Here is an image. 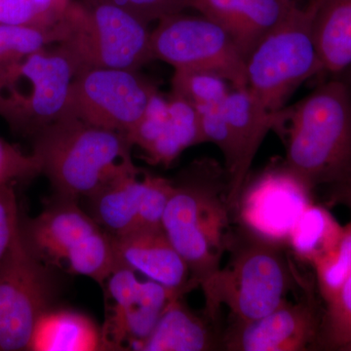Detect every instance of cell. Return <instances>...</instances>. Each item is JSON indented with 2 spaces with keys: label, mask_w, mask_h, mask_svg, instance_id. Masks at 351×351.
<instances>
[{
  "label": "cell",
  "mask_w": 351,
  "mask_h": 351,
  "mask_svg": "<svg viewBox=\"0 0 351 351\" xmlns=\"http://www.w3.org/2000/svg\"><path fill=\"white\" fill-rule=\"evenodd\" d=\"M343 228L326 207L313 202L298 219L287 245L297 258L313 265L337 246Z\"/></svg>",
  "instance_id": "23"
},
{
  "label": "cell",
  "mask_w": 351,
  "mask_h": 351,
  "mask_svg": "<svg viewBox=\"0 0 351 351\" xmlns=\"http://www.w3.org/2000/svg\"><path fill=\"white\" fill-rule=\"evenodd\" d=\"M295 1H299V0H295ZM306 1V5L307 6H313V4L315 3L316 0H304Z\"/></svg>",
  "instance_id": "35"
},
{
  "label": "cell",
  "mask_w": 351,
  "mask_h": 351,
  "mask_svg": "<svg viewBox=\"0 0 351 351\" xmlns=\"http://www.w3.org/2000/svg\"><path fill=\"white\" fill-rule=\"evenodd\" d=\"M127 136L154 165L169 166L186 149L203 143L196 108L177 95L166 99L158 92Z\"/></svg>",
  "instance_id": "16"
},
{
  "label": "cell",
  "mask_w": 351,
  "mask_h": 351,
  "mask_svg": "<svg viewBox=\"0 0 351 351\" xmlns=\"http://www.w3.org/2000/svg\"><path fill=\"white\" fill-rule=\"evenodd\" d=\"M311 267L321 298L327 304L351 274V221L343 226L337 246Z\"/></svg>",
  "instance_id": "28"
},
{
  "label": "cell",
  "mask_w": 351,
  "mask_h": 351,
  "mask_svg": "<svg viewBox=\"0 0 351 351\" xmlns=\"http://www.w3.org/2000/svg\"><path fill=\"white\" fill-rule=\"evenodd\" d=\"M313 202V191L285 168L267 171L245 186L235 221L258 237L287 245L298 219Z\"/></svg>",
  "instance_id": "13"
},
{
  "label": "cell",
  "mask_w": 351,
  "mask_h": 351,
  "mask_svg": "<svg viewBox=\"0 0 351 351\" xmlns=\"http://www.w3.org/2000/svg\"><path fill=\"white\" fill-rule=\"evenodd\" d=\"M29 350H103L101 329L82 313L50 308L36 322Z\"/></svg>",
  "instance_id": "21"
},
{
  "label": "cell",
  "mask_w": 351,
  "mask_h": 351,
  "mask_svg": "<svg viewBox=\"0 0 351 351\" xmlns=\"http://www.w3.org/2000/svg\"><path fill=\"white\" fill-rule=\"evenodd\" d=\"M314 40L324 71L351 66V0H329L316 10Z\"/></svg>",
  "instance_id": "22"
},
{
  "label": "cell",
  "mask_w": 351,
  "mask_h": 351,
  "mask_svg": "<svg viewBox=\"0 0 351 351\" xmlns=\"http://www.w3.org/2000/svg\"><path fill=\"white\" fill-rule=\"evenodd\" d=\"M156 92L138 71L82 69L71 83L64 117L128 135Z\"/></svg>",
  "instance_id": "11"
},
{
  "label": "cell",
  "mask_w": 351,
  "mask_h": 351,
  "mask_svg": "<svg viewBox=\"0 0 351 351\" xmlns=\"http://www.w3.org/2000/svg\"><path fill=\"white\" fill-rule=\"evenodd\" d=\"M21 239L50 269L89 277L103 287L117 265L114 240L75 199H57L34 218H21Z\"/></svg>",
  "instance_id": "5"
},
{
  "label": "cell",
  "mask_w": 351,
  "mask_h": 351,
  "mask_svg": "<svg viewBox=\"0 0 351 351\" xmlns=\"http://www.w3.org/2000/svg\"><path fill=\"white\" fill-rule=\"evenodd\" d=\"M117 263L170 290H193L191 272L163 228L137 230L113 237Z\"/></svg>",
  "instance_id": "17"
},
{
  "label": "cell",
  "mask_w": 351,
  "mask_h": 351,
  "mask_svg": "<svg viewBox=\"0 0 351 351\" xmlns=\"http://www.w3.org/2000/svg\"><path fill=\"white\" fill-rule=\"evenodd\" d=\"M77 73L61 46L0 66V117L14 131L36 135L66 114Z\"/></svg>",
  "instance_id": "8"
},
{
  "label": "cell",
  "mask_w": 351,
  "mask_h": 351,
  "mask_svg": "<svg viewBox=\"0 0 351 351\" xmlns=\"http://www.w3.org/2000/svg\"><path fill=\"white\" fill-rule=\"evenodd\" d=\"M66 38L59 43L78 71L112 68L138 71L154 59L149 24L105 0L73 1L64 18Z\"/></svg>",
  "instance_id": "7"
},
{
  "label": "cell",
  "mask_w": 351,
  "mask_h": 351,
  "mask_svg": "<svg viewBox=\"0 0 351 351\" xmlns=\"http://www.w3.org/2000/svg\"><path fill=\"white\" fill-rule=\"evenodd\" d=\"M327 1H329V0H316L315 3H314L313 6L314 10H315V12L320 6H322L323 4L326 3Z\"/></svg>",
  "instance_id": "34"
},
{
  "label": "cell",
  "mask_w": 351,
  "mask_h": 351,
  "mask_svg": "<svg viewBox=\"0 0 351 351\" xmlns=\"http://www.w3.org/2000/svg\"><path fill=\"white\" fill-rule=\"evenodd\" d=\"M195 108L199 117L203 143L216 145L226 158L230 152V131L223 104Z\"/></svg>",
  "instance_id": "32"
},
{
  "label": "cell",
  "mask_w": 351,
  "mask_h": 351,
  "mask_svg": "<svg viewBox=\"0 0 351 351\" xmlns=\"http://www.w3.org/2000/svg\"><path fill=\"white\" fill-rule=\"evenodd\" d=\"M184 295H175L170 300L141 351H208L221 348L213 321L196 315L184 304Z\"/></svg>",
  "instance_id": "19"
},
{
  "label": "cell",
  "mask_w": 351,
  "mask_h": 351,
  "mask_svg": "<svg viewBox=\"0 0 351 351\" xmlns=\"http://www.w3.org/2000/svg\"><path fill=\"white\" fill-rule=\"evenodd\" d=\"M285 246L243 226L234 228L226 251L228 262L203 291L205 315L216 322L219 309L226 306L232 321L258 319L289 301L295 287H306Z\"/></svg>",
  "instance_id": "3"
},
{
  "label": "cell",
  "mask_w": 351,
  "mask_h": 351,
  "mask_svg": "<svg viewBox=\"0 0 351 351\" xmlns=\"http://www.w3.org/2000/svg\"><path fill=\"white\" fill-rule=\"evenodd\" d=\"M21 215L11 182L0 184V263L19 232Z\"/></svg>",
  "instance_id": "30"
},
{
  "label": "cell",
  "mask_w": 351,
  "mask_h": 351,
  "mask_svg": "<svg viewBox=\"0 0 351 351\" xmlns=\"http://www.w3.org/2000/svg\"><path fill=\"white\" fill-rule=\"evenodd\" d=\"M149 175L138 169L88 198L91 216L113 237L138 230Z\"/></svg>",
  "instance_id": "20"
},
{
  "label": "cell",
  "mask_w": 351,
  "mask_h": 351,
  "mask_svg": "<svg viewBox=\"0 0 351 351\" xmlns=\"http://www.w3.org/2000/svg\"><path fill=\"white\" fill-rule=\"evenodd\" d=\"M307 188L351 179V92L345 82L324 83L290 115L283 166Z\"/></svg>",
  "instance_id": "4"
},
{
  "label": "cell",
  "mask_w": 351,
  "mask_h": 351,
  "mask_svg": "<svg viewBox=\"0 0 351 351\" xmlns=\"http://www.w3.org/2000/svg\"><path fill=\"white\" fill-rule=\"evenodd\" d=\"M107 317L101 329L103 350H140L175 295L182 294L117 263L103 285Z\"/></svg>",
  "instance_id": "12"
},
{
  "label": "cell",
  "mask_w": 351,
  "mask_h": 351,
  "mask_svg": "<svg viewBox=\"0 0 351 351\" xmlns=\"http://www.w3.org/2000/svg\"><path fill=\"white\" fill-rule=\"evenodd\" d=\"M73 0H0V23L52 29L64 20Z\"/></svg>",
  "instance_id": "25"
},
{
  "label": "cell",
  "mask_w": 351,
  "mask_h": 351,
  "mask_svg": "<svg viewBox=\"0 0 351 351\" xmlns=\"http://www.w3.org/2000/svg\"><path fill=\"white\" fill-rule=\"evenodd\" d=\"M327 205H343L351 212V179L343 184L332 186L331 193L327 197Z\"/></svg>",
  "instance_id": "33"
},
{
  "label": "cell",
  "mask_w": 351,
  "mask_h": 351,
  "mask_svg": "<svg viewBox=\"0 0 351 351\" xmlns=\"http://www.w3.org/2000/svg\"><path fill=\"white\" fill-rule=\"evenodd\" d=\"M66 38L64 20L52 29L19 27L0 23V66L38 52Z\"/></svg>",
  "instance_id": "24"
},
{
  "label": "cell",
  "mask_w": 351,
  "mask_h": 351,
  "mask_svg": "<svg viewBox=\"0 0 351 351\" xmlns=\"http://www.w3.org/2000/svg\"><path fill=\"white\" fill-rule=\"evenodd\" d=\"M171 86L173 94L195 108L223 105L232 87L217 73L195 69H175Z\"/></svg>",
  "instance_id": "26"
},
{
  "label": "cell",
  "mask_w": 351,
  "mask_h": 351,
  "mask_svg": "<svg viewBox=\"0 0 351 351\" xmlns=\"http://www.w3.org/2000/svg\"><path fill=\"white\" fill-rule=\"evenodd\" d=\"M325 304L317 348L343 350L351 343V274Z\"/></svg>",
  "instance_id": "27"
},
{
  "label": "cell",
  "mask_w": 351,
  "mask_h": 351,
  "mask_svg": "<svg viewBox=\"0 0 351 351\" xmlns=\"http://www.w3.org/2000/svg\"><path fill=\"white\" fill-rule=\"evenodd\" d=\"M51 269L25 248L18 232L0 263V351L29 350L36 322L52 308Z\"/></svg>",
  "instance_id": "10"
},
{
  "label": "cell",
  "mask_w": 351,
  "mask_h": 351,
  "mask_svg": "<svg viewBox=\"0 0 351 351\" xmlns=\"http://www.w3.org/2000/svg\"><path fill=\"white\" fill-rule=\"evenodd\" d=\"M154 59L174 69L211 71L232 87H246V58L228 32L204 16L182 14L159 21L152 32Z\"/></svg>",
  "instance_id": "9"
},
{
  "label": "cell",
  "mask_w": 351,
  "mask_h": 351,
  "mask_svg": "<svg viewBox=\"0 0 351 351\" xmlns=\"http://www.w3.org/2000/svg\"><path fill=\"white\" fill-rule=\"evenodd\" d=\"M162 228L184 258L193 287L205 291L221 269L235 221L226 171L209 159L196 160L173 180Z\"/></svg>",
  "instance_id": "1"
},
{
  "label": "cell",
  "mask_w": 351,
  "mask_h": 351,
  "mask_svg": "<svg viewBox=\"0 0 351 351\" xmlns=\"http://www.w3.org/2000/svg\"><path fill=\"white\" fill-rule=\"evenodd\" d=\"M123 7L147 24L182 13L191 0H105Z\"/></svg>",
  "instance_id": "31"
},
{
  "label": "cell",
  "mask_w": 351,
  "mask_h": 351,
  "mask_svg": "<svg viewBox=\"0 0 351 351\" xmlns=\"http://www.w3.org/2000/svg\"><path fill=\"white\" fill-rule=\"evenodd\" d=\"M295 0H191V7L232 36L247 58L287 15Z\"/></svg>",
  "instance_id": "18"
},
{
  "label": "cell",
  "mask_w": 351,
  "mask_h": 351,
  "mask_svg": "<svg viewBox=\"0 0 351 351\" xmlns=\"http://www.w3.org/2000/svg\"><path fill=\"white\" fill-rule=\"evenodd\" d=\"M322 315L308 289L301 299L287 301L258 319L232 321L221 337V348L230 351H304L317 348Z\"/></svg>",
  "instance_id": "14"
},
{
  "label": "cell",
  "mask_w": 351,
  "mask_h": 351,
  "mask_svg": "<svg viewBox=\"0 0 351 351\" xmlns=\"http://www.w3.org/2000/svg\"><path fill=\"white\" fill-rule=\"evenodd\" d=\"M315 13L295 2L246 58L247 87L269 112H282L302 83L324 73L314 40Z\"/></svg>",
  "instance_id": "6"
},
{
  "label": "cell",
  "mask_w": 351,
  "mask_h": 351,
  "mask_svg": "<svg viewBox=\"0 0 351 351\" xmlns=\"http://www.w3.org/2000/svg\"><path fill=\"white\" fill-rule=\"evenodd\" d=\"M40 174L38 161L32 154H23L0 138V184L29 179Z\"/></svg>",
  "instance_id": "29"
},
{
  "label": "cell",
  "mask_w": 351,
  "mask_h": 351,
  "mask_svg": "<svg viewBox=\"0 0 351 351\" xmlns=\"http://www.w3.org/2000/svg\"><path fill=\"white\" fill-rule=\"evenodd\" d=\"M343 351H351V343L350 345L346 346V348H343Z\"/></svg>",
  "instance_id": "36"
},
{
  "label": "cell",
  "mask_w": 351,
  "mask_h": 351,
  "mask_svg": "<svg viewBox=\"0 0 351 351\" xmlns=\"http://www.w3.org/2000/svg\"><path fill=\"white\" fill-rule=\"evenodd\" d=\"M223 110L230 131L225 171L228 202L234 214L254 158L267 133L280 123L282 112H269L247 86L232 87L223 103Z\"/></svg>",
  "instance_id": "15"
},
{
  "label": "cell",
  "mask_w": 351,
  "mask_h": 351,
  "mask_svg": "<svg viewBox=\"0 0 351 351\" xmlns=\"http://www.w3.org/2000/svg\"><path fill=\"white\" fill-rule=\"evenodd\" d=\"M34 137L32 154L58 196L90 198L140 169L126 134L75 117H64Z\"/></svg>",
  "instance_id": "2"
}]
</instances>
